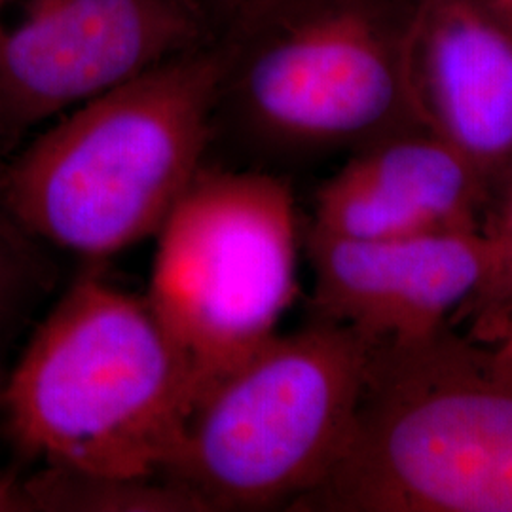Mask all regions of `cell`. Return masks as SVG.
Segmentation results:
<instances>
[{
    "instance_id": "6da1fadb",
    "label": "cell",
    "mask_w": 512,
    "mask_h": 512,
    "mask_svg": "<svg viewBox=\"0 0 512 512\" xmlns=\"http://www.w3.org/2000/svg\"><path fill=\"white\" fill-rule=\"evenodd\" d=\"M226 73L203 44L63 112L0 162V207L88 262L156 236L205 165Z\"/></svg>"
},
{
    "instance_id": "7a4b0ae2",
    "label": "cell",
    "mask_w": 512,
    "mask_h": 512,
    "mask_svg": "<svg viewBox=\"0 0 512 512\" xmlns=\"http://www.w3.org/2000/svg\"><path fill=\"white\" fill-rule=\"evenodd\" d=\"M196 385L147 296L80 275L2 380L4 429L42 467L162 478Z\"/></svg>"
},
{
    "instance_id": "3957f363",
    "label": "cell",
    "mask_w": 512,
    "mask_h": 512,
    "mask_svg": "<svg viewBox=\"0 0 512 512\" xmlns=\"http://www.w3.org/2000/svg\"><path fill=\"white\" fill-rule=\"evenodd\" d=\"M293 511L512 512V378L446 327L376 344L348 444Z\"/></svg>"
},
{
    "instance_id": "277c9868",
    "label": "cell",
    "mask_w": 512,
    "mask_h": 512,
    "mask_svg": "<svg viewBox=\"0 0 512 512\" xmlns=\"http://www.w3.org/2000/svg\"><path fill=\"white\" fill-rule=\"evenodd\" d=\"M372 348L315 315L277 332L203 393L162 478L207 511H293L348 444Z\"/></svg>"
},
{
    "instance_id": "5b68a950",
    "label": "cell",
    "mask_w": 512,
    "mask_h": 512,
    "mask_svg": "<svg viewBox=\"0 0 512 512\" xmlns=\"http://www.w3.org/2000/svg\"><path fill=\"white\" fill-rule=\"evenodd\" d=\"M147 296L203 393L279 330L298 296L300 232L289 181L205 167L156 234Z\"/></svg>"
},
{
    "instance_id": "8992f818",
    "label": "cell",
    "mask_w": 512,
    "mask_h": 512,
    "mask_svg": "<svg viewBox=\"0 0 512 512\" xmlns=\"http://www.w3.org/2000/svg\"><path fill=\"white\" fill-rule=\"evenodd\" d=\"M414 0H253L255 46L224 86L256 141L289 156L359 150L421 128L401 67Z\"/></svg>"
},
{
    "instance_id": "52a82bcc",
    "label": "cell",
    "mask_w": 512,
    "mask_h": 512,
    "mask_svg": "<svg viewBox=\"0 0 512 512\" xmlns=\"http://www.w3.org/2000/svg\"><path fill=\"white\" fill-rule=\"evenodd\" d=\"M184 0H0V150L205 44Z\"/></svg>"
},
{
    "instance_id": "ba28073f",
    "label": "cell",
    "mask_w": 512,
    "mask_h": 512,
    "mask_svg": "<svg viewBox=\"0 0 512 512\" xmlns=\"http://www.w3.org/2000/svg\"><path fill=\"white\" fill-rule=\"evenodd\" d=\"M401 67L418 124L473 165L494 200L512 171V6L414 0Z\"/></svg>"
},
{
    "instance_id": "9c48e42d",
    "label": "cell",
    "mask_w": 512,
    "mask_h": 512,
    "mask_svg": "<svg viewBox=\"0 0 512 512\" xmlns=\"http://www.w3.org/2000/svg\"><path fill=\"white\" fill-rule=\"evenodd\" d=\"M302 247L313 274V315L374 346L452 327L488 270L482 232L357 239L308 226Z\"/></svg>"
},
{
    "instance_id": "30bf717a",
    "label": "cell",
    "mask_w": 512,
    "mask_h": 512,
    "mask_svg": "<svg viewBox=\"0 0 512 512\" xmlns=\"http://www.w3.org/2000/svg\"><path fill=\"white\" fill-rule=\"evenodd\" d=\"M492 192L461 154L425 128L351 154L319 186L311 228L357 239L482 232Z\"/></svg>"
},
{
    "instance_id": "8fae6325",
    "label": "cell",
    "mask_w": 512,
    "mask_h": 512,
    "mask_svg": "<svg viewBox=\"0 0 512 512\" xmlns=\"http://www.w3.org/2000/svg\"><path fill=\"white\" fill-rule=\"evenodd\" d=\"M23 484L33 512H209L200 497L165 478L42 467Z\"/></svg>"
},
{
    "instance_id": "7c38bea8",
    "label": "cell",
    "mask_w": 512,
    "mask_h": 512,
    "mask_svg": "<svg viewBox=\"0 0 512 512\" xmlns=\"http://www.w3.org/2000/svg\"><path fill=\"white\" fill-rule=\"evenodd\" d=\"M482 234L488 243L486 277L452 327L463 323L465 336L492 346L512 321V171L495 192Z\"/></svg>"
},
{
    "instance_id": "4fadbf2b",
    "label": "cell",
    "mask_w": 512,
    "mask_h": 512,
    "mask_svg": "<svg viewBox=\"0 0 512 512\" xmlns=\"http://www.w3.org/2000/svg\"><path fill=\"white\" fill-rule=\"evenodd\" d=\"M54 283L48 247L21 230L0 207V327L27 315Z\"/></svg>"
},
{
    "instance_id": "5bb4252c",
    "label": "cell",
    "mask_w": 512,
    "mask_h": 512,
    "mask_svg": "<svg viewBox=\"0 0 512 512\" xmlns=\"http://www.w3.org/2000/svg\"><path fill=\"white\" fill-rule=\"evenodd\" d=\"M0 512H33L23 480L12 473H0Z\"/></svg>"
},
{
    "instance_id": "9a60e30c",
    "label": "cell",
    "mask_w": 512,
    "mask_h": 512,
    "mask_svg": "<svg viewBox=\"0 0 512 512\" xmlns=\"http://www.w3.org/2000/svg\"><path fill=\"white\" fill-rule=\"evenodd\" d=\"M184 2H188L209 23L211 19H219L220 16L236 21L238 16H243V12L253 0H184Z\"/></svg>"
},
{
    "instance_id": "2e32d148",
    "label": "cell",
    "mask_w": 512,
    "mask_h": 512,
    "mask_svg": "<svg viewBox=\"0 0 512 512\" xmlns=\"http://www.w3.org/2000/svg\"><path fill=\"white\" fill-rule=\"evenodd\" d=\"M488 348L492 349L497 365L512 378V321L505 332Z\"/></svg>"
},
{
    "instance_id": "e0dca14e",
    "label": "cell",
    "mask_w": 512,
    "mask_h": 512,
    "mask_svg": "<svg viewBox=\"0 0 512 512\" xmlns=\"http://www.w3.org/2000/svg\"><path fill=\"white\" fill-rule=\"evenodd\" d=\"M503 2H507V4H509V6H512V0H503Z\"/></svg>"
},
{
    "instance_id": "ac0fdd59",
    "label": "cell",
    "mask_w": 512,
    "mask_h": 512,
    "mask_svg": "<svg viewBox=\"0 0 512 512\" xmlns=\"http://www.w3.org/2000/svg\"><path fill=\"white\" fill-rule=\"evenodd\" d=\"M0 389H2V378H0Z\"/></svg>"
}]
</instances>
